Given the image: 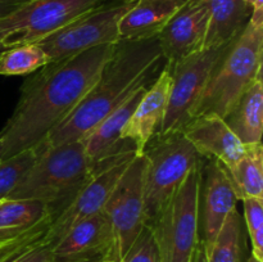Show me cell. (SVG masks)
Returning <instances> with one entry per match:
<instances>
[{
    "label": "cell",
    "instance_id": "8d00e7d4",
    "mask_svg": "<svg viewBox=\"0 0 263 262\" xmlns=\"http://www.w3.org/2000/svg\"><path fill=\"white\" fill-rule=\"evenodd\" d=\"M115 2H127V0H115Z\"/></svg>",
    "mask_w": 263,
    "mask_h": 262
},
{
    "label": "cell",
    "instance_id": "7c38bea8",
    "mask_svg": "<svg viewBox=\"0 0 263 262\" xmlns=\"http://www.w3.org/2000/svg\"><path fill=\"white\" fill-rule=\"evenodd\" d=\"M238 197L225 167L218 161L204 158L200 169L199 229L203 241L210 247L215 241L229 213L236 208Z\"/></svg>",
    "mask_w": 263,
    "mask_h": 262
},
{
    "label": "cell",
    "instance_id": "7402d4cb",
    "mask_svg": "<svg viewBox=\"0 0 263 262\" xmlns=\"http://www.w3.org/2000/svg\"><path fill=\"white\" fill-rule=\"evenodd\" d=\"M239 200L246 198L263 199L262 143L248 144L241 158L231 169H225Z\"/></svg>",
    "mask_w": 263,
    "mask_h": 262
},
{
    "label": "cell",
    "instance_id": "603a6c76",
    "mask_svg": "<svg viewBox=\"0 0 263 262\" xmlns=\"http://www.w3.org/2000/svg\"><path fill=\"white\" fill-rule=\"evenodd\" d=\"M207 248L208 262H246V233L243 217L238 210H233L226 217L215 241Z\"/></svg>",
    "mask_w": 263,
    "mask_h": 262
},
{
    "label": "cell",
    "instance_id": "ffe728a7",
    "mask_svg": "<svg viewBox=\"0 0 263 262\" xmlns=\"http://www.w3.org/2000/svg\"><path fill=\"white\" fill-rule=\"evenodd\" d=\"M262 76L257 77L241 94L223 121L244 144L262 143L263 86Z\"/></svg>",
    "mask_w": 263,
    "mask_h": 262
},
{
    "label": "cell",
    "instance_id": "4dcf8cb0",
    "mask_svg": "<svg viewBox=\"0 0 263 262\" xmlns=\"http://www.w3.org/2000/svg\"><path fill=\"white\" fill-rule=\"evenodd\" d=\"M17 8H18L17 5L9 4V3H5V2H2V0H0V18L8 15L9 13H12L13 10L17 9Z\"/></svg>",
    "mask_w": 263,
    "mask_h": 262
},
{
    "label": "cell",
    "instance_id": "484cf974",
    "mask_svg": "<svg viewBox=\"0 0 263 262\" xmlns=\"http://www.w3.org/2000/svg\"><path fill=\"white\" fill-rule=\"evenodd\" d=\"M244 220L252 241V256L263 262V199L246 198Z\"/></svg>",
    "mask_w": 263,
    "mask_h": 262
},
{
    "label": "cell",
    "instance_id": "836d02e7",
    "mask_svg": "<svg viewBox=\"0 0 263 262\" xmlns=\"http://www.w3.org/2000/svg\"><path fill=\"white\" fill-rule=\"evenodd\" d=\"M3 159H4V149H3L2 143H0V162H2Z\"/></svg>",
    "mask_w": 263,
    "mask_h": 262
},
{
    "label": "cell",
    "instance_id": "ac0fdd59",
    "mask_svg": "<svg viewBox=\"0 0 263 262\" xmlns=\"http://www.w3.org/2000/svg\"><path fill=\"white\" fill-rule=\"evenodd\" d=\"M186 0H136L121 18L120 40L138 41L157 38Z\"/></svg>",
    "mask_w": 263,
    "mask_h": 262
},
{
    "label": "cell",
    "instance_id": "7a4b0ae2",
    "mask_svg": "<svg viewBox=\"0 0 263 262\" xmlns=\"http://www.w3.org/2000/svg\"><path fill=\"white\" fill-rule=\"evenodd\" d=\"M164 66L158 38L117 41L91 89L40 145L54 146L84 139L136 87L153 82Z\"/></svg>",
    "mask_w": 263,
    "mask_h": 262
},
{
    "label": "cell",
    "instance_id": "6da1fadb",
    "mask_svg": "<svg viewBox=\"0 0 263 262\" xmlns=\"http://www.w3.org/2000/svg\"><path fill=\"white\" fill-rule=\"evenodd\" d=\"M113 49L115 44L95 46L30 73L14 112L0 130L4 159L45 140L91 89Z\"/></svg>",
    "mask_w": 263,
    "mask_h": 262
},
{
    "label": "cell",
    "instance_id": "d6986e66",
    "mask_svg": "<svg viewBox=\"0 0 263 262\" xmlns=\"http://www.w3.org/2000/svg\"><path fill=\"white\" fill-rule=\"evenodd\" d=\"M210 20L203 49H213L231 43L243 31L252 14L244 0H205Z\"/></svg>",
    "mask_w": 263,
    "mask_h": 262
},
{
    "label": "cell",
    "instance_id": "83f0119b",
    "mask_svg": "<svg viewBox=\"0 0 263 262\" xmlns=\"http://www.w3.org/2000/svg\"><path fill=\"white\" fill-rule=\"evenodd\" d=\"M50 222L51 220H46L39 226L33 228L32 230L27 231V233L22 234L17 238L2 241L0 243V262H8L13 257L17 256L18 253L25 251L26 248L40 241L45 236Z\"/></svg>",
    "mask_w": 263,
    "mask_h": 262
},
{
    "label": "cell",
    "instance_id": "d590c367",
    "mask_svg": "<svg viewBox=\"0 0 263 262\" xmlns=\"http://www.w3.org/2000/svg\"><path fill=\"white\" fill-rule=\"evenodd\" d=\"M5 49H7V48H4V46H3L2 44H0V54H2L3 50H5Z\"/></svg>",
    "mask_w": 263,
    "mask_h": 262
},
{
    "label": "cell",
    "instance_id": "2e32d148",
    "mask_svg": "<svg viewBox=\"0 0 263 262\" xmlns=\"http://www.w3.org/2000/svg\"><path fill=\"white\" fill-rule=\"evenodd\" d=\"M181 131L203 158L216 159L225 169H231L246 152V145L216 115L192 118Z\"/></svg>",
    "mask_w": 263,
    "mask_h": 262
},
{
    "label": "cell",
    "instance_id": "8992f818",
    "mask_svg": "<svg viewBox=\"0 0 263 262\" xmlns=\"http://www.w3.org/2000/svg\"><path fill=\"white\" fill-rule=\"evenodd\" d=\"M203 161L189 172L156 220L148 225L156 236L162 262H190L199 243V185Z\"/></svg>",
    "mask_w": 263,
    "mask_h": 262
},
{
    "label": "cell",
    "instance_id": "e0dca14e",
    "mask_svg": "<svg viewBox=\"0 0 263 262\" xmlns=\"http://www.w3.org/2000/svg\"><path fill=\"white\" fill-rule=\"evenodd\" d=\"M170 89L171 73L164 66L159 76L144 92L136 109L123 126L121 139H127L134 143L138 154H143L148 141L161 128L166 115Z\"/></svg>",
    "mask_w": 263,
    "mask_h": 262
},
{
    "label": "cell",
    "instance_id": "5bb4252c",
    "mask_svg": "<svg viewBox=\"0 0 263 262\" xmlns=\"http://www.w3.org/2000/svg\"><path fill=\"white\" fill-rule=\"evenodd\" d=\"M208 20L210 10L205 0L185 2L157 36L166 66H174L203 50Z\"/></svg>",
    "mask_w": 263,
    "mask_h": 262
},
{
    "label": "cell",
    "instance_id": "d4e9b609",
    "mask_svg": "<svg viewBox=\"0 0 263 262\" xmlns=\"http://www.w3.org/2000/svg\"><path fill=\"white\" fill-rule=\"evenodd\" d=\"M37 154V148H31L0 162V200L7 199L36 161Z\"/></svg>",
    "mask_w": 263,
    "mask_h": 262
},
{
    "label": "cell",
    "instance_id": "8fae6325",
    "mask_svg": "<svg viewBox=\"0 0 263 262\" xmlns=\"http://www.w3.org/2000/svg\"><path fill=\"white\" fill-rule=\"evenodd\" d=\"M229 44L218 48L203 49L174 66H166L171 73V89L159 134L181 131L189 122L193 108L202 95L213 67Z\"/></svg>",
    "mask_w": 263,
    "mask_h": 262
},
{
    "label": "cell",
    "instance_id": "4316f807",
    "mask_svg": "<svg viewBox=\"0 0 263 262\" xmlns=\"http://www.w3.org/2000/svg\"><path fill=\"white\" fill-rule=\"evenodd\" d=\"M120 262H162L158 244L151 226L144 225L143 230Z\"/></svg>",
    "mask_w": 263,
    "mask_h": 262
},
{
    "label": "cell",
    "instance_id": "4fadbf2b",
    "mask_svg": "<svg viewBox=\"0 0 263 262\" xmlns=\"http://www.w3.org/2000/svg\"><path fill=\"white\" fill-rule=\"evenodd\" d=\"M55 262L113 261L115 238L107 216L103 212L72 226L54 246Z\"/></svg>",
    "mask_w": 263,
    "mask_h": 262
},
{
    "label": "cell",
    "instance_id": "cb8c5ba5",
    "mask_svg": "<svg viewBox=\"0 0 263 262\" xmlns=\"http://www.w3.org/2000/svg\"><path fill=\"white\" fill-rule=\"evenodd\" d=\"M49 63V59L37 44H23L7 48L0 54V74H30Z\"/></svg>",
    "mask_w": 263,
    "mask_h": 262
},
{
    "label": "cell",
    "instance_id": "ba28073f",
    "mask_svg": "<svg viewBox=\"0 0 263 262\" xmlns=\"http://www.w3.org/2000/svg\"><path fill=\"white\" fill-rule=\"evenodd\" d=\"M108 0H32L0 18V44H35Z\"/></svg>",
    "mask_w": 263,
    "mask_h": 262
},
{
    "label": "cell",
    "instance_id": "f1b7e54d",
    "mask_svg": "<svg viewBox=\"0 0 263 262\" xmlns=\"http://www.w3.org/2000/svg\"><path fill=\"white\" fill-rule=\"evenodd\" d=\"M8 262H55L51 253V244L44 236L40 241L26 248Z\"/></svg>",
    "mask_w": 263,
    "mask_h": 262
},
{
    "label": "cell",
    "instance_id": "e575fe53",
    "mask_svg": "<svg viewBox=\"0 0 263 262\" xmlns=\"http://www.w3.org/2000/svg\"><path fill=\"white\" fill-rule=\"evenodd\" d=\"M246 262H261V261H258V259H257V258H254L253 256H251V257H249L248 259H247Z\"/></svg>",
    "mask_w": 263,
    "mask_h": 262
},
{
    "label": "cell",
    "instance_id": "30bf717a",
    "mask_svg": "<svg viewBox=\"0 0 263 262\" xmlns=\"http://www.w3.org/2000/svg\"><path fill=\"white\" fill-rule=\"evenodd\" d=\"M136 156V151H127L108 157L95 164L86 184L80 189L72 202L51 220L45 234L46 240L54 246L77 222L103 212L113 189Z\"/></svg>",
    "mask_w": 263,
    "mask_h": 262
},
{
    "label": "cell",
    "instance_id": "f546056e",
    "mask_svg": "<svg viewBox=\"0 0 263 262\" xmlns=\"http://www.w3.org/2000/svg\"><path fill=\"white\" fill-rule=\"evenodd\" d=\"M190 262H208L207 248H205V244L202 239H200L199 243H198L197 248H195L194 253H193L192 261Z\"/></svg>",
    "mask_w": 263,
    "mask_h": 262
},
{
    "label": "cell",
    "instance_id": "74e56055",
    "mask_svg": "<svg viewBox=\"0 0 263 262\" xmlns=\"http://www.w3.org/2000/svg\"><path fill=\"white\" fill-rule=\"evenodd\" d=\"M4 200H5V199H2V200H0V204H2V203H3V202H4Z\"/></svg>",
    "mask_w": 263,
    "mask_h": 262
},
{
    "label": "cell",
    "instance_id": "9c48e42d",
    "mask_svg": "<svg viewBox=\"0 0 263 262\" xmlns=\"http://www.w3.org/2000/svg\"><path fill=\"white\" fill-rule=\"evenodd\" d=\"M146 161L138 154L108 198L103 213L107 216L115 238L113 262H120L145 225L144 188Z\"/></svg>",
    "mask_w": 263,
    "mask_h": 262
},
{
    "label": "cell",
    "instance_id": "44dd1931",
    "mask_svg": "<svg viewBox=\"0 0 263 262\" xmlns=\"http://www.w3.org/2000/svg\"><path fill=\"white\" fill-rule=\"evenodd\" d=\"M46 220H51V215L44 203L5 199L0 204V243L22 235Z\"/></svg>",
    "mask_w": 263,
    "mask_h": 262
},
{
    "label": "cell",
    "instance_id": "5b68a950",
    "mask_svg": "<svg viewBox=\"0 0 263 262\" xmlns=\"http://www.w3.org/2000/svg\"><path fill=\"white\" fill-rule=\"evenodd\" d=\"M145 157L144 216L151 225L189 172L203 161L182 131L157 133L143 151Z\"/></svg>",
    "mask_w": 263,
    "mask_h": 262
},
{
    "label": "cell",
    "instance_id": "52a82bcc",
    "mask_svg": "<svg viewBox=\"0 0 263 262\" xmlns=\"http://www.w3.org/2000/svg\"><path fill=\"white\" fill-rule=\"evenodd\" d=\"M135 3L136 0H108L35 44L43 49L49 62L69 58L95 46L116 44L120 41L118 25L121 18Z\"/></svg>",
    "mask_w": 263,
    "mask_h": 262
},
{
    "label": "cell",
    "instance_id": "f35d334b",
    "mask_svg": "<svg viewBox=\"0 0 263 262\" xmlns=\"http://www.w3.org/2000/svg\"><path fill=\"white\" fill-rule=\"evenodd\" d=\"M107 262H113V261H107Z\"/></svg>",
    "mask_w": 263,
    "mask_h": 262
},
{
    "label": "cell",
    "instance_id": "1f68e13d",
    "mask_svg": "<svg viewBox=\"0 0 263 262\" xmlns=\"http://www.w3.org/2000/svg\"><path fill=\"white\" fill-rule=\"evenodd\" d=\"M244 2L252 8V10L263 9V0H244Z\"/></svg>",
    "mask_w": 263,
    "mask_h": 262
},
{
    "label": "cell",
    "instance_id": "3957f363",
    "mask_svg": "<svg viewBox=\"0 0 263 262\" xmlns=\"http://www.w3.org/2000/svg\"><path fill=\"white\" fill-rule=\"evenodd\" d=\"M262 54L263 9H257L213 67L190 120L207 115L225 118L252 82L262 76Z\"/></svg>",
    "mask_w": 263,
    "mask_h": 262
},
{
    "label": "cell",
    "instance_id": "9a60e30c",
    "mask_svg": "<svg viewBox=\"0 0 263 262\" xmlns=\"http://www.w3.org/2000/svg\"><path fill=\"white\" fill-rule=\"evenodd\" d=\"M151 85L152 82H145L136 87L118 107H116L84 139L80 140L84 145L91 169L108 157L127 151H136L134 143L127 139H121V133Z\"/></svg>",
    "mask_w": 263,
    "mask_h": 262
},
{
    "label": "cell",
    "instance_id": "d6a6232c",
    "mask_svg": "<svg viewBox=\"0 0 263 262\" xmlns=\"http://www.w3.org/2000/svg\"><path fill=\"white\" fill-rule=\"evenodd\" d=\"M2 2L9 3V4H13V5H17V7H20V5L26 4V3H30V2H32V0H2Z\"/></svg>",
    "mask_w": 263,
    "mask_h": 262
},
{
    "label": "cell",
    "instance_id": "277c9868",
    "mask_svg": "<svg viewBox=\"0 0 263 262\" xmlns=\"http://www.w3.org/2000/svg\"><path fill=\"white\" fill-rule=\"evenodd\" d=\"M36 148L37 158L7 199L44 203L53 220L86 184L91 167L81 141Z\"/></svg>",
    "mask_w": 263,
    "mask_h": 262
}]
</instances>
